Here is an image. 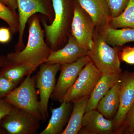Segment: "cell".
Segmentation results:
<instances>
[{"instance_id": "603a6c76", "label": "cell", "mask_w": 134, "mask_h": 134, "mask_svg": "<svg viewBox=\"0 0 134 134\" xmlns=\"http://www.w3.org/2000/svg\"><path fill=\"white\" fill-rule=\"evenodd\" d=\"M134 130V103L125 117L122 125L115 134H132Z\"/></svg>"}, {"instance_id": "5bb4252c", "label": "cell", "mask_w": 134, "mask_h": 134, "mask_svg": "<svg viewBox=\"0 0 134 134\" xmlns=\"http://www.w3.org/2000/svg\"><path fill=\"white\" fill-rule=\"evenodd\" d=\"M91 16L96 28L104 30L109 25L112 16L107 0H77Z\"/></svg>"}, {"instance_id": "484cf974", "label": "cell", "mask_w": 134, "mask_h": 134, "mask_svg": "<svg viewBox=\"0 0 134 134\" xmlns=\"http://www.w3.org/2000/svg\"><path fill=\"white\" fill-rule=\"evenodd\" d=\"M120 60L130 65H134V46L122 47L120 53Z\"/></svg>"}, {"instance_id": "2e32d148", "label": "cell", "mask_w": 134, "mask_h": 134, "mask_svg": "<svg viewBox=\"0 0 134 134\" xmlns=\"http://www.w3.org/2000/svg\"><path fill=\"white\" fill-rule=\"evenodd\" d=\"M120 74L102 75L90 95L85 113L96 110L99 100L120 80Z\"/></svg>"}, {"instance_id": "ac0fdd59", "label": "cell", "mask_w": 134, "mask_h": 134, "mask_svg": "<svg viewBox=\"0 0 134 134\" xmlns=\"http://www.w3.org/2000/svg\"><path fill=\"white\" fill-rule=\"evenodd\" d=\"M89 97L90 96L83 97L73 102L74 106L69 120L61 134H78L81 128Z\"/></svg>"}, {"instance_id": "44dd1931", "label": "cell", "mask_w": 134, "mask_h": 134, "mask_svg": "<svg viewBox=\"0 0 134 134\" xmlns=\"http://www.w3.org/2000/svg\"><path fill=\"white\" fill-rule=\"evenodd\" d=\"M109 25L116 29L134 28V0H129L125 10L119 16L112 18Z\"/></svg>"}, {"instance_id": "e0dca14e", "label": "cell", "mask_w": 134, "mask_h": 134, "mask_svg": "<svg viewBox=\"0 0 134 134\" xmlns=\"http://www.w3.org/2000/svg\"><path fill=\"white\" fill-rule=\"evenodd\" d=\"M120 79L103 97L97 106L96 110L106 119H113L119 106Z\"/></svg>"}, {"instance_id": "3957f363", "label": "cell", "mask_w": 134, "mask_h": 134, "mask_svg": "<svg viewBox=\"0 0 134 134\" xmlns=\"http://www.w3.org/2000/svg\"><path fill=\"white\" fill-rule=\"evenodd\" d=\"M93 42L88 55L102 75L121 74L120 53L121 47L110 46L106 41L103 30L96 27Z\"/></svg>"}, {"instance_id": "4dcf8cb0", "label": "cell", "mask_w": 134, "mask_h": 134, "mask_svg": "<svg viewBox=\"0 0 134 134\" xmlns=\"http://www.w3.org/2000/svg\"><path fill=\"white\" fill-rule=\"evenodd\" d=\"M0 1L3 4L9 7L8 2L7 0H0Z\"/></svg>"}, {"instance_id": "4fadbf2b", "label": "cell", "mask_w": 134, "mask_h": 134, "mask_svg": "<svg viewBox=\"0 0 134 134\" xmlns=\"http://www.w3.org/2000/svg\"><path fill=\"white\" fill-rule=\"evenodd\" d=\"M78 134H114L113 120L108 119L96 110L85 113Z\"/></svg>"}, {"instance_id": "7c38bea8", "label": "cell", "mask_w": 134, "mask_h": 134, "mask_svg": "<svg viewBox=\"0 0 134 134\" xmlns=\"http://www.w3.org/2000/svg\"><path fill=\"white\" fill-rule=\"evenodd\" d=\"M88 51L79 45L74 37L70 34L66 45L62 48L52 51L45 63L60 65L72 63L88 55Z\"/></svg>"}, {"instance_id": "1f68e13d", "label": "cell", "mask_w": 134, "mask_h": 134, "mask_svg": "<svg viewBox=\"0 0 134 134\" xmlns=\"http://www.w3.org/2000/svg\"><path fill=\"white\" fill-rule=\"evenodd\" d=\"M132 134H134V130L133 132V133H132Z\"/></svg>"}, {"instance_id": "7402d4cb", "label": "cell", "mask_w": 134, "mask_h": 134, "mask_svg": "<svg viewBox=\"0 0 134 134\" xmlns=\"http://www.w3.org/2000/svg\"><path fill=\"white\" fill-rule=\"evenodd\" d=\"M0 19L7 23L11 32L15 34L19 32L18 15L16 11L0 1Z\"/></svg>"}, {"instance_id": "d4e9b609", "label": "cell", "mask_w": 134, "mask_h": 134, "mask_svg": "<svg viewBox=\"0 0 134 134\" xmlns=\"http://www.w3.org/2000/svg\"><path fill=\"white\" fill-rule=\"evenodd\" d=\"M16 84L0 74V98L5 97L15 88Z\"/></svg>"}, {"instance_id": "d6986e66", "label": "cell", "mask_w": 134, "mask_h": 134, "mask_svg": "<svg viewBox=\"0 0 134 134\" xmlns=\"http://www.w3.org/2000/svg\"><path fill=\"white\" fill-rule=\"evenodd\" d=\"M103 32L106 42L113 47H122L127 43L134 41V28L116 29L108 25Z\"/></svg>"}, {"instance_id": "9a60e30c", "label": "cell", "mask_w": 134, "mask_h": 134, "mask_svg": "<svg viewBox=\"0 0 134 134\" xmlns=\"http://www.w3.org/2000/svg\"><path fill=\"white\" fill-rule=\"evenodd\" d=\"M73 103L63 102L59 107L51 109L52 114L48 125L40 134H62L69 120Z\"/></svg>"}, {"instance_id": "8992f818", "label": "cell", "mask_w": 134, "mask_h": 134, "mask_svg": "<svg viewBox=\"0 0 134 134\" xmlns=\"http://www.w3.org/2000/svg\"><path fill=\"white\" fill-rule=\"evenodd\" d=\"M102 76V73L90 61L83 68L74 83L67 91L63 103H73L78 99L90 96Z\"/></svg>"}, {"instance_id": "cb8c5ba5", "label": "cell", "mask_w": 134, "mask_h": 134, "mask_svg": "<svg viewBox=\"0 0 134 134\" xmlns=\"http://www.w3.org/2000/svg\"><path fill=\"white\" fill-rule=\"evenodd\" d=\"M110 8L112 18L116 17L123 12L129 0H107Z\"/></svg>"}, {"instance_id": "ba28073f", "label": "cell", "mask_w": 134, "mask_h": 134, "mask_svg": "<svg viewBox=\"0 0 134 134\" xmlns=\"http://www.w3.org/2000/svg\"><path fill=\"white\" fill-rule=\"evenodd\" d=\"M96 25L91 16L79 3L74 5L70 32L79 45L88 50L93 47Z\"/></svg>"}, {"instance_id": "52a82bcc", "label": "cell", "mask_w": 134, "mask_h": 134, "mask_svg": "<svg viewBox=\"0 0 134 134\" xmlns=\"http://www.w3.org/2000/svg\"><path fill=\"white\" fill-rule=\"evenodd\" d=\"M60 68L59 64L50 65L44 63L40 65L36 75V86L40 92V111L43 122L48 117V102L56 84L55 77Z\"/></svg>"}, {"instance_id": "ffe728a7", "label": "cell", "mask_w": 134, "mask_h": 134, "mask_svg": "<svg viewBox=\"0 0 134 134\" xmlns=\"http://www.w3.org/2000/svg\"><path fill=\"white\" fill-rule=\"evenodd\" d=\"M1 69V74L16 85L24 76L34 72L33 66L30 65H7Z\"/></svg>"}, {"instance_id": "6da1fadb", "label": "cell", "mask_w": 134, "mask_h": 134, "mask_svg": "<svg viewBox=\"0 0 134 134\" xmlns=\"http://www.w3.org/2000/svg\"><path fill=\"white\" fill-rule=\"evenodd\" d=\"M29 37L25 47L19 51L9 53L8 65H30L34 71L46 61L52 52L44 39V33L37 14L32 16L28 21Z\"/></svg>"}, {"instance_id": "7a4b0ae2", "label": "cell", "mask_w": 134, "mask_h": 134, "mask_svg": "<svg viewBox=\"0 0 134 134\" xmlns=\"http://www.w3.org/2000/svg\"><path fill=\"white\" fill-rule=\"evenodd\" d=\"M54 17L48 24L44 19L41 20L46 41L52 51L59 49L71 34L70 29L74 5L69 0H52Z\"/></svg>"}, {"instance_id": "8fae6325", "label": "cell", "mask_w": 134, "mask_h": 134, "mask_svg": "<svg viewBox=\"0 0 134 134\" xmlns=\"http://www.w3.org/2000/svg\"><path fill=\"white\" fill-rule=\"evenodd\" d=\"M119 106L113 121L114 134L119 129L127 114L134 103V71L126 70L120 75Z\"/></svg>"}, {"instance_id": "83f0119b", "label": "cell", "mask_w": 134, "mask_h": 134, "mask_svg": "<svg viewBox=\"0 0 134 134\" xmlns=\"http://www.w3.org/2000/svg\"><path fill=\"white\" fill-rule=\"evenodd\" d=\"M11 32L9 28L0 27V43H8L11 39Z\"/></svg>"}, {"instance_id": "f546056e", "label": "cell", "mask_w": 134, "mask_h": 134, "mask_svg": "<svg viewBox=\"0 0 134 134\" xmlns=\"http://www.w3.org/2000/svg\"><path fill=\"white\" fill-rule=\"evenodd\" d=\"M8 2L9 7L13 10L16 11L17 8L16 0H7Z\"/></svg>"}, {"instance_id": "f1b7e54d", "label": "cell", "mask_w": 134, "mask_h": 134, "mask_svg": "<svg viewBox=\"0 0 134 134\" xmlns=\"http://www.w3.org/2000/svg\"><path fill=\"white\" fill-rule=\"evenodd\" d=\"M8 65L7 56L4 55L0 56V69Z\"/></svg>"}, {"instance_id": "9c48e42d", "label": "cell", "mask_w": 134, "mask_h": 134, "mask_svg": "<svg viewBox=\"0 0 134 134\" xmlns=\"http://www.w3.org/2000/svg\"><path fill=\"white\" fill-rule=\"evenodd\" d=\"M40 120L30 113L13 107L3 119L2 127L10 134H34L37 132Z\"/></svg>"}, {"instance_id": "277c9868", "label": "cell", "mask_w": 134, "mask_h": 134, "mask_svg": "<svg viewBox=\"0 0 134 134\" xmlns=\"http://www.w3.org/2000/svg\"><path fill=\"white\" fill-rule=\"evenodd\" d=\"M35 84L36 78L27 75L21 85L15 88L4 99L14 107L30 113L42 120Z\"/></svg>"}, {"instance_id": "4316f807", "label": "cell", "mask_w": 134, "mask_h": 134, "mask_svg": "<svg viewBox=\"0 0 134 134\" xmlns=\"http://www.w3.org/2000/svg\"><path fill=\"white\" fill-rule=\"evenodd\" d=\"M13 107L5 99L0 98V121L10 113Z\"/></svg>"}, {"instance_id": "5b68a950", "label": "cell", "mask_w": 134, "mask_h": 134, "mask_svg": "<svg viewBox=\"0 0 134 134\" xmlns=\"http://www.w3.org/2000/svg\"><path fill=\"white\" fill-rule=\"evenodd\" d=\"M19 21V38L15 51L23 48V37L26 23L34 14L40 13L47 18L50 23L54 17L53 6H48L46 0H16Z\"/></svg>"}, {"instance_id": "30bf717a", "label": "cell", "mask_w": 134, "mask_h": 134, "mask_svg": "<svg viewBox=\"0 0 134 134\" xmlns=\"http://www.w3.org/2000/svg\"><path fill=\"white\" fill-rule=\"evenodd\" d=\"M90 60L88 55H86L72 63L61 65L59 76L50 97L53 100L63 103L67 91L74 83L83 68Z\"/></svg>"}]
</instances>
